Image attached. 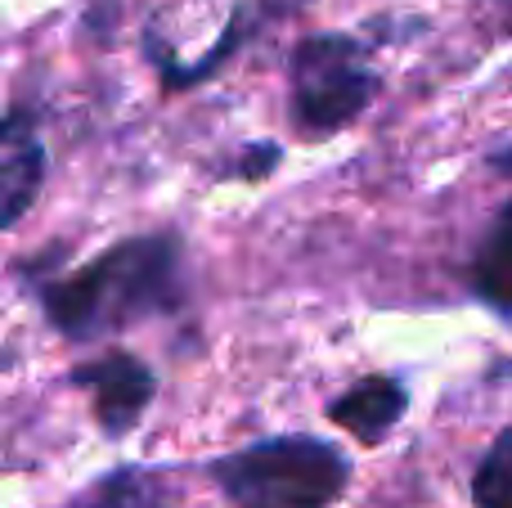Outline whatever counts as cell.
<instances>
[{"label": "cell", "mask_w": 512, "mask_h": 508, "mask_svg": "<svg viewBox=\"0 0 512 508\" xmlns=\"http://www.w3.org/2000/svg\"><path fill=\"white\" fill-rule=\"evenodd\" d=\"M373 72L351 36H306L292 54V108L306 131H342L369 108Z\"/></svg>", "instance_id": "obj_3"}, {"label": "cell", "mask_w": 512, "mask_h": 508, "mask_svg": "<svg viewBox=\"0 0 512 508\" xmlns=\"http://www.w3.org/2000/svg\"><path fill=\"white\" fill-rule=\"evenodd\" d=\"M180 302V248L167 234L126 239L45 288V315L68 338H99Z\"/></svg>", "instance_id": "obj_1"}, {"label": "cell", "mask_w": 512, "mask_h": 508, "mask_svg": "<svg viewBox=\"0 0 512 508\" xmlns=\"http://www.w3.org/2000/svg\"><path fill=\"white\" fill-rule=\"evenodd\" d=\"M328 414H333L337 428L355 432L364 441H382V432L391 423H400V414H405V387L396 378H364L342 401H333Z\"/></svg>", "instance_id": "obj_6"}, {"label": "cell", "mask_w": 512, "mask_h": 508, "mask_svg": "<svg viewBox=\"0 0 512 508\" xmlns=\"http://www.w3.org/2000/svg\"><path fill=\"white\" fill-rule=\"evenodd\" d=\"M45 176V149L32 117L14 108L0 135V225H18Z\"/></svg>", "instance_id": "obj_5"}, {"label": "cell", "mask_w": 512, "mask_h": 508, "mask_svg": "<svg viewBox=\"0 0 512 508\" xmlns=\"http://www.w3.org/2000/svg\"><path fill=\"white\" fill-rule=\"evenodd\" d=\"M472 284L499 311H512V203L499 212V221L490 225L486 243L477 252V266H472Z\"/></svg>", "instance_id": "obj_7"}, {"label": "cell", "mask_w": 512, "mask_h": 508, "mask_svg": "<svg viewBox=\"0 0 512 508\" xmlns=\"http://www.w3.org/2000/svg\"><path fill=\"white\" fill-rule=\"evenodd\" d=\"M472 500L477 508H512V428L499 432L486 450L477 477H472Z\"/></svg>", "instance_id": "obj_8"}, {"label": "cell", "mask_w": 512, "mask_h": 508, "mask_svg": "<svg viewBox=\"0 0 512 508\" xmlns=\"http://www.w3.org/2000/svg\"><path fill=\"white\" fill-rule=\"evenodd\" d=\"M77 508H158V495L140 473H117L104 486H95V495Z\"/></svg>", "instance_id": "obj_9"}, {"label": "cell", "mask_w": 512, "mask_h": 508, "mask_svg": "<svg viewBox=\"0 0 512 508\" xmlns=\"http://www.w3.org/2000/svg\"><path fill=\"white\" fill-rule=\"evenodd\" d=\"M346 459L328 441L279 437L212 464V477L239 508H328L346 486Z\"/></svg>", "instance_id": "obj_2"}, {"label": "cell", "mask_w": 512, "mask_h": 508, "mask_svg": "<svg viewBox=\"0 0 512 508\" xmlns=\"http://www.w3.org/2000/svg\"><path fill=\"white\" fill-rule=\"evenodd\" d=\"M72 383L90 387L99 423H104L113 437H117V432H126L135 419H140L144 405H149V396H153L149 365H140V360L126 356V351H108L104 360L77 369V374H72Z\"/></svg>", "instance_id": "obj_4"}]
</instances>
